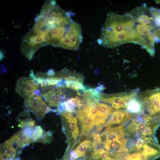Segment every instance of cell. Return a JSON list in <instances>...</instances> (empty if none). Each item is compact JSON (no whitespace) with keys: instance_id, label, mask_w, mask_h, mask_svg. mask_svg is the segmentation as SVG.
I'll return each instance as SVG.
<instances>
[{"instance_id":"6da1fadb","label":"cell","mask_w":160,"mask_h":160,"mask_svg":"<svg viewBox=\"0 0 160 160\" xmlns=\"http://www.w3.org/2000/svg\"><path fill=\"white\" fill-rule=\"evenodd\" d=\"M135 25L136 21L126 13L121 15L109 11L101 28L97 42L110 48L127 43L141 45L145 38L136 31Z\"/></svg>"},{"instance_id":"7a4b0ae2","label":"cell","mask_w":160,"mask_h":160,"mask_svg":"<svg viewBox=\"0 0 160 160\" xmlns=\"http://www.w3.org/2000/svg\"><path fill=\"white\" fill-rule=\"evenodd\" d=\"M81 27L79 23L72 20L61 38L59 47L73 50H77L82 41Z\"/></svg>"},{"instance_id":"3957f363","label":"cell","mask_w":160,"mask_h":160,"mask_svg":"<svg viewBox=\"0 0 160 160\" xmlns=\"http://www.w3.org/2000/svg\"><path fill=\"white\" fill-rule=\"evenodd\" d=\"M63 130L67 138L68 147L67 150L73 148L79 135L76 118L72 113L66 111L60 113Z\"/></svg>"},{"instance_id":"277c9868","label":"cell","mask_w":160,"mask_h":160,"mask_svg":"<svg viewBox=\"0 0 160 160\" xmlns=\"http://www.w3.org/2000/svg\"><path fill=\"white\" fill-rule=\"evenodd\" d=\"M45 44L39 34L31 31L23 38L21 45V51L27 59L31 60L35 52Z\"/></svg>"},{"instance_id":"5b68a950","label":"cell","mask_w":160,"mask_h":160,"mask_svg":"<svg viewBox=\"0 0 160 160\" xmlns=\"http://www.w3.org/2000/svg\"><path fill=\"white\" fill-rule=\"evenodd\" d=\"M40 85L31 77H22L19 79L16 83L15 91L25 100L31 99L39 95Z\"/></svg>"},{"instance_id":"8992f818","label":"cell","mask_w":160,"mask_h":160,"mask_svg":"<svg viewBox=\"0 0 160 160\" xmlns=\"http://www.w3.org/2000/svg\"><path fill=\"white\" fill-rule=\"evenodd\" d=\"M72 13L65 12L59 6L56 5L47 18L46 28L51 29L69 24L72 20L71 15Z\"/></svg>"},{"instance_id":"52a82bcc","label":"cell","mask_w":160,"mask_h":160,"mask_svg":"<svg viewBox=\"0 0 160 160\" xmlns=\"http://www.w3.org/2000/svg\"><path fill=\"white\" fill-rule=\"evenodd\" d=\"M126 13L137 23L148 26L152 30L156 27L155 20L150 12V8L148 7L145 4Z\"/></svg>"},{"instance_id":"ba28073f","label":"cell","mask_w":160,"mask_h":160,"mask_svg":"<svg viewBox=\"0 0 160 160\" xmlns=\"http://www.w3.org/2000/svg\"><path fill=\"white\" fill-rule=\"evenodd\" d=\"M137 90V89L129 92L102 96L101 100L109 104L115 108H124L126 107L129 100L136 97L138 92Z\"/></svg>"},{"instance_id":"9c48e42d","label":"cell","mask_w":160,"mask_h":160,"mask_svg":"<svg viewBox=\"0 0 160 160\" xmlns=\"http://www.w3.org/2000/svg\"><path fill=\"white\" fill-rule=\"evenodd\" d=\"M25 108L34 113L39 119H41L48 112L53 111L56 112L55 110H52L46 104L41 95H38L34 97L25 100L24 104Z\"/></svg>"},{"instance_id":"30bf717a","label":"cell","mask_w":160,"mask_h":160,"mask_svg":"<svg viewBox=\"0 0 160 160\" xmlns=\"http://www.w3.org/2000/svg\"><path fill=\"white\" fill-rule=\"evenodd\" d=\"M143 103L151 115L160 114V89L147 91L141 95Z\"/></svg>"},{"instance_id":"8fae6325","label":"cell","mask_w":160,"mask_h":160,"mask_svg":"<svg viewBox=\"0 0 160 160\" xmlns=\"http://www.w3.org/2000/svg\"><path fill=\"white\" fill-rule=\"evenodd\" d=\"M146 160H153L160 157V146L152 137H148L140 151Z\"/></svg>"},{"instance_id":"7c38bea8","label":"cell","mask_w":160,"mask_h":160,"mask_svg":"<svg viewBox=\"0 0 160 160\" xmlns=\"http://www.w3.org/2000/svg\"><path fill=\"white\" fill-rule=\"evenodd\" d=\"M62 88H54L42 95L45 102L50 106L58 107L60 103V98L63 94Z\"/></svg>"},{"instance_id":"4fadbf2b","label":"cell","mask_w":160,"mask_h":160,"mask_svg":"<svg viewBox=\"0 0 160 160\" xmlns=\"http://www.w3.org/2000/svg\"><path fill=\"white\" fill-rule=\"evenodd\" d=\"M131 116L128 112L126 111L116 110L113 112L104 126L105 127H110L122 123L130 118Z\"/></svg>"},{"instance_id":"5bb4252c","label":"cell","mask_w":160,"mask_h":160,"mask_svg":"<svg viewBox=\"0 0 160 160\" xmlns=\"http://www.w3.org/2000/svg\"><path fill=\"white\" fill-rule=\"evenodd\" d=\"M84 160H114L110 154L102 148H92L87 153Z\"/></svg>"},{"instance_id":"9a60e30c","label":"cell","mask_w":160,"mask_h":160,"mask_svg":"<svg viewBox=\"0 0 160 160\" xmlns=\"http://www.w3.org/2000/svg\"><path fill=\"white\" fill-rule=\"evenodd\" d=\"M69 24L50 29L49 33L50 39V44L54 46L59 47L60 40L66 32Z\"/></svg>"},{"instance_id":"2e32d148","label":"cell","mask_w":160,"mask_h":160,"mask_svg":"<svg viewBox=\"0 0 160 160\" xmlns=\"http://www.w3.org/2000/svg\"><path fill=\"white\" fill-rule=\"evenodd\" d=\"M136 97L131 99L128 102L126 107L128 112L135 114L142 111L143 106L142 103Z\"/></svg>"},{"instance_id":"e0dca14e","label":"cell","mask_w":160,"mask_h":160,"mask_svg":"<svg viewBox=\"0 0 160 160\" xmlns=\"http://www.w3.org/2000/svg\"><path fill=\"white\" fill-rule=\"evenodd\" d=\"M14 135L20 148H23L31 143L34 142L31 137L27 136L23 130L16 133Z\"/></svg>"},{"instance_id":"ac0fdd59","label":"cell","mask_w":160,"mask_h":160,"mask_svg":"<svg viewBox=\"0 0 160 160\" xmlns=\"http://www.w3.org/2000/svg\"><path fill=\"white\" fill-rule=\"evenodd\" d=\"M56 5V1H47L45 2L41 8L40 13L38 16L40 17H47Z\"/></svg>"},{"instance_id":"d6986e66","label":"cell","mask_w":160,"mask_h":160,"mask_svg":"<svg viewBox=\"0 0 160 160\" xmlns=\"http://www.w3.org/2000/svg\"><path fill=\"white\" fill-rule=\"evenodd\" d=\"M91 141L90 149L97 148L101 145L102 141L101 135L97 132H92L89 136Z\"/></svg>"},{"instance_id":"ffe728a7","label":"cell","mask_w":160,"mask_h":160,"mask_svg":"<svg viewBox=\"0 0 160 160\" xmlns=\"http://www.w3.org/2000/svg\"><path fill=\"white\" fill-rule=\"evenodd\" d=\"M150 11L155 20L156 26L160 28V9L151 7Z\"/></svg>"},{"instance_id":"44dd1931","label":"cell","mask_w":160,"mask_h":160,"mask_svg":"<svg viewBox=\"0 0 160 160\" xmlns=\"http://www.w3.org/2000/svg\"><path fill=\"white\" fill-rule=\"evenodd\" d=\"M43 132L42 129L40 126H36L33 129L31 137L34 142H36L41 136Z\"/></svg>"},{"instance_id":"7402d4cb","label":"cell","mask_w":160,"mask_h":160,"mask_svg":"<svg viewBox=\"0 0 160 160\" xmlns=\"http://www.w3.org/2000/svg\"><path fill=\"white\" fill-rule=\"evenodd\" d=\"M52 139V134L51 132L44 131L41 136L36 142H41L45 144L49 143L51 142Z\"/></svg>"},{"instance_id":"603a6c76","label":"cell","mask_w":160,"mask_h":160,"mask_svg":"<svg viewBox=\"0 0 160 160\" xmlns=\"http://www.w3.org/2000/svg\"><path fill=\"white\" fill-rule=\"evenodd\" d=\"M145 142V140L143 137L138 138L135 142V147L133 151H140Z\"/></svg>"},{"instance_id":"cb8c5ba5","label":"cell","mask_w":160,"mask_h":160,"mask_svg":"<svg viewBox=\"0 0 160 160\" xmlns=\"http://www.w3.org/2000/svg\"><path fill=\"white\" fill-rule=\"evenodd\" d=\"M62 78L59 77H49L47 78V80L48 81L49 85L52 86L56 84L60 81Z\"/></svg>"},{"instance_id":"d4e9b609","label":"cell","mask_w":160,"mask_h":160,"mask_svg":"<svg viewBox=\"0 0 160 160\" xmlns=\"http://www.w3.org/2000/svg\"><path fill=\"white\" fill-rule=\"evenodd\" d=\"M35 121L33 120H30L28 121L24 122L20 124L22 128H26L27 127H33L35 124Z\"/></svg>"},{"instance_id":"484cf974","label":"cell","mask_w":160,"mask_h":160,"mask_svg":"<svg viewBox=\"0 0 160 160\" xmlns=\"http://www.w3.org/2000/svg\"><path fill=\"white\" fill-rule=\"evenodd\" d=\"M152 33L156 39V41H160V28L154 29Z\"/></svg>"},{"instance_id":"4316f807","label":"cell","mask_w":160,"mask_h":160,"mask_svg":"<svg viewBox=\"0 0 160 160\" xmlns=\"http://www.w3.org/2000/svg\"><path fill=\"white\" fill-rule=\"evenodd\" d=\"M33 128L34 127L25 128L23 130V131L27 136L31 137V134Z\"/></svg>"},{"instance_id":"83f0119b","label":"cell","mask_w":160,"mask_h":160,"mask_svg":"<svg viewBox=\"0 0 160 160\" xmlns=\"http://www.w3.org/2000/svg\"><path fill=\"white\" fill-rule=\"evenodd\" d=\"M105 87L103 84H100L95 89L96 91L100 93L103 92Z\"/></svg>"},{"instance_id":"f1b7e54d","label":"cell","mask_w":160,"mask_h":160,"mask_svg":"<svg viewBox=\"0 0 160 160\" xmlns=\"http://www.w3.org/2000/svg\"><path fill=\"white\" fill-rule=\"evenodd\" d=\"M56 74L55 72L52 69L49 70L46 73L47 76H52L55 75Z\"/></svg>"},{"instance_id":"f546056e","label":"cell","mask_w":160,"mask_h":160,"mask_svg":"<svg viewBox=\"0 0 160 160\" xmlns=\"http://www.w3.org/2000/svg\"><path fill=\"white\" fill-rule=\"evenodd\" d=\"M4 57V55L3 53L1 52L0 51V60H2Z\"/></svg>"},{"instance_id":"4dcf8cb0","label":"cell","mask_w":160,"mask_h":160,"mask_svg":"<svg viewBox=\"0 0 160 160\" xmlns=\"http://www.w3.org/2000/svg\"><path fill=\"white\" fill-rule=\"evenodd\" d=\"M12 160H20V159L19 158H17L14 160L12 159Z\"/></svg>"}]
</instances>
